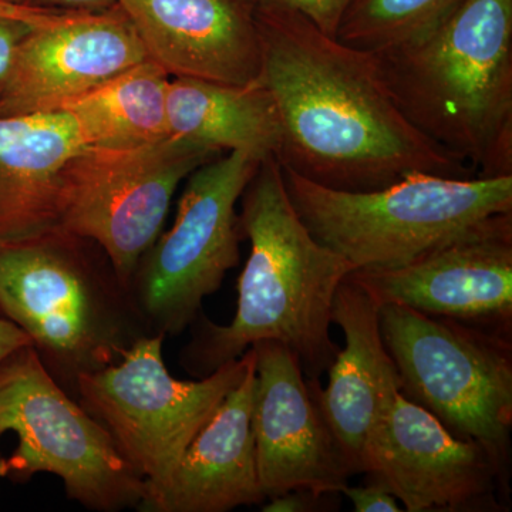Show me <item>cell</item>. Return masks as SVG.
<instances>
[{"instance_id":"25","label":"cell","mask_w":512,"mask_h":512,"mask_svg":"<svg viewBox=\"0 0 512 512\" xmlns=\"http://www.w3.org/2000/svg\"><path fill=\"white\" fill-rule=\"evenodd\" d=\"M339 494H316L309 490H292L288 493L276 495L269 498L268 503L264 505V512H312L328 510L329 505L335 503H326L329 498Z\"/></svg>"},{"instance_id":"8","label":"cell","mask_w":512,"mask_h":512,"mask_svg":"<svg viewBox=\"0 0 512 512\" xmlns=\"http://www.w3.org/2000/svg\"><path fill=\"white\" fill-rule=\"evenodd\" d=\"M164 339L160 333L143 336L119 362L79 376L74 393L146 481L144 500L167 483L191 441L255 359L249 348L197 382L178 380L165 366Z\"/></svg>"},{"instance_id":"22","label":"cell","mask_w":512,"mask_h":512,"mask_svg":"<svg viewBox=\"0 0 512 512\" xmlns=\"http://www.w3.org/2000/svg\"><path fill=\"white\" fill-rule=\"evenodd\" d=\"M353 0H256V5L295 10L311 20L316 28L336 37L343 15Z\"/></svg>"},{"instance_id":"5","label":"cell","mask_w":512,"mask_h":512,"mask_svg":"<svg viewBox=\"0 0 512 512\" xmlns=\"http://www.w3.org/2000/svg\"><path fill=\"white\" fill-rule=\"evenodd\" d=\"M282 174L312 237L355 271L406 264L474 222L512 211V175L417 173L382 190L359 192L323 187L286 168Z\"/></svg>"},{"instance_id":"26","label":"cell","mask_w":512,"mask_h":512,"mask_svg":"<svg viewBox=\"0 0 512 512\" xmlns=\"http://www.w3.org/2000/svg\"><path fill=\"white\" fill-rule=\"evenodd\" d=\"M33 29L37 28L20 20L0 18V86L9 77L20 43Z\"/></svg>"},{"instance_id":"16","label":"cell","mask_w":512,"mask_h":512,"mask_svg":"<svg viewBox=\"0 0 512 512\" xmlns=\"http://www.w3.org/2000/svg\"><path fill=\"white\" fill-rule=\"evenodd\" d=\"M255 359L185 450L167 483L148 495L146 512H227L266 501L259 483L252 410Z\"/></svg>"},{"instance_id":"7","label":"cell","mask_w":512,"mask_h":512,"mask_svg":"<svg viewBox=\"0 0 512 512\" xmlns=\"http://www.w3.org/2000/svg\"><path fill=\"white\" fill-rule=\"evenodd\" d=\"M19 443L0 460V477L26 481L49 473L63 481L69 498L89 510L137 508L146 481L121 454L110 431L47 372L33 346L0 362V434Z\"/></svg>"},{"instance_id":"3","label":"cell","mask_w":512,"mask_h":512,"mask_svg":"<svg viewBox=\"0 0 512 512\" xmlns=\"http://www.w3.org/2000/svg\"><path fill=\"white\" fill-rule=\"evenodd\" d=\"M372 55L421 134L477 177L512 175V0H466L419 42Z\"/></svg>"},{"instance_id":"13","label":"cell","mask_w":512,"mask_h":512,"mask_svg":"<svg viewBox=\"0 0 512 512\" xmlns=\"http://www.w3.org/2000/svg\"><path fill=\"white\" fill-rule=\"evenodd\" d=\"M255 350L252 431L256 466L266 500L292 490L340 494L353 477L320 410L316 384L298 356L275 340Z\"/></svg>"},{"instance_id":"28","label":"cell","mask_w":512,"mask_h":512,"mask_svg":"<svg viewBox=\"0 0 512 512\" xmlns=\"http://www.w3.org/2000/svg\"><path fill=\"white\" fill-rule=\"evenodd\" d=\"M43 2L72 9L73 12H103L117 5V0H43Z\"/></svg>"},{"instance_id":"29","label":"cell","mask_w":512,"mask_h":512,"mask_svg":"<svg viewBox=\"0 0 512 512\" xmlns=\"http://www.w3.org/2000/svg\"><path fill=\"white\" fill-rule=\"evenodd\" d=\"M3 2L19 3V5H32L29 0H3Z\"/></svg>"},{"instance_id":"18","label":"cell","mask_w":512,"mask_h":512,"mask_svg":"<svg viewBox=\"0 0 512 512\" xmlns=\"http://www.w3.org/2000/svg\"><path fill=\"white\" fill-rule=\"evenodd\" d=\"M86 146L66 111L0 114V245L56 229L60 171Z\"/></svg>"},{"instance_id":"10","label":"cell","mask_w":512,"mask_h":512,"mask_svg":"<svg viewBox=\"0 0 512 512\" xmlns=\"http://www.w3.org/2000/svg\"><path fill=\"white\" fill-rule=\"evenodd\" d=\"M261 163L231 151L187 178L173 227L148 249L131 279V295L151 332L180 335L238 265L237 202Z\"/></svg>"},{"instance_id":"14","label":"cell","mask_w":512,"mask_h":512,"mask_svg":"<svg viewBox=\"0 0 512 512\" xmlns=\"http://www.w3.org/2000/svg\"><path fill=\"white\" fill-rule=\"evenodd\" d=\"M146 60L143 42L119 5L84 12L55 28L33 29L0 86V114L45 110Z\"/></svg>"},{"instance_id":"20","label":"cell","mask_w":512,"mask_h":512,"mask_svg":"<svg viewBox=\"0 0 512 512\" xmlns=\"http://www.w3.org/2000/svg\"><path fill=\"white\" fill-rule=\"evenodd\" d=\"M168 82V74L148 59L42 111L60 110L73 116L87 146H144L170 137Z\"/></svg>"},{"instance_id":"23","label":"cell","mask_w":512,"mask_h":512,"mask_svg":"<svg viewBox=\"0 0 512 512\" xmlns=\"http://www.w3.org/2000/svg\"><path fill=\"white\" fill-rule=\"evenodd\" d=\"M84 12H57L36 5H19V3L0 0V18L20 20L33 28H55L79 18Z\"/></svg>"},{"instance_id":"30","label":"cell","mask_w":512,"mask_h":512,"mask_svg":"<svg viewBox=\"0 0 512 512\" xmlns=\"http://www.w3.org/2000/svg\"><path fill=\"white\" fill-rule=\"evenodd\" d=\"M0 437H2V434H0ZM0 460H2V457H0Z\"/></svg>"},{"instance_id":"4","label":"cell","mask_w":512,"mask_h":512,"mask_svg":"<svg viewBox=\"0 0 512 512\" xmlns=\"http://www.w3.org/2000/svg\"><path fill=\"white\" fill-rule=\"evenodd\" d=\"M87 242L56 228L0 245V311L25 330L47 372L72 393L79 376L114 365L153 335L109 259L94 262Z\"/></svg>"},{"instance_id":"9","label":"cell","mask_w":512,"mask_h":512,"mask_svg":"<svg viewBox=\"0 0 512 512\" xmlns=\"http://www.w3.org/2000/svg\"><path fill=\"white\" fill-rule=\"evenodd\" d=\"M220 154L174 137L137 147L86 146L60 171L56 228L96 242L130 289L178 185Z\"/></svg>"},{"instance_id":"11","label":"cell","mask_w":512,"mask_h":512,"mask_svg":"<svg viewBox=\"0 0 512 512\" xmlns=\"http://www.w3.org/2000/svg\"><path fill=\"white\" fill-rule=\"evenodd\" d=\"M380 306L400 305L512 335V211L491 215L406 264L349 274Z\"/></svg>"},{"instance_id":"12","label":"cell","mask_w":512,"mask_h":512,"mask_svg":"<svg viewBox=\"0 0 512 512\" xmlns=\"http://www.w3.org/2000/svg\"><path fill=\"white\" fill-rule=\"evenodd\" d=\"M362 474L384 485L406 512L494 511L508 483L483 446L458 439L402 392L367 437Z\"/></svg>"},{"instance_id":"15","label":"cell","mask_w":512,"mask_h":512,"mask_svg":"<svg viewBox=\"0 0 512 512\" xmlns=\"http://www.w3.org/2000/svg\"><path fill=\"white\" fill-rule=\"evenodd\" d=\"M148 59L174 77L256 83L262 49L256 0H117Z\"/></svg>"},{"instance_id":"27","label":"cell","mask_w":512,"mask_h":512,"mask_svg":"<svg viewBox=\"0 0 512 512\" xmlns=\"http://www.w3.org/2000/svg\"><path fill=\"white\" fill-rule=\"evenodd\" d=\"M26 346H33V343L25 330L8 318H0V362Z\"/></svg>"},{"instance_id":"1","label":"cell","mask_w":512,"mask_h":512,"mask_svg":"<svg viewBox=\"0 0 512 512\" xmlns=\"http://www.w3.org/2000/svg\"><path fill=\"white\" fill-rule=\"evenodd\" d=\"M256 22L258 82L278 113L282 168L323 187L359 192L417 173L477 177L404 117L372 52L326 35L295 10L256 5Z\"/></svg>"},{"instance_id":"21","label":"cell","mask_w":512,"mask_h":512,"mask_svg":"<svg viewBox=\"0 0 512 512\" xmlns=\"http://www.w3.org/2000/svg\"><path fill=\"white\" fill-rule=\"evenodd\" d=\"M466 0H353L336 39L355 49L379 52L412 45L446 22Z\"/></svg>"},{"instance_id":"2","label":"cell","mask_w":512,"mask_h":512,"mask_svg":"<svg viewBox=\"0 0 512 512\" xmlns=\"http://www.w3.org/2000/svg\"><path fill=\"white\" fill-rule=\"evenodd\" d=\"M241 200L239 234L251 252L238 279L237 312L228 325L202 316L183 365L201 379L255 343L275 340L298 356L306 377L319 379L340 349L330 338L333 299L355 269L312 237L274 156L259 164Z\"/></svg>"},{"instance_id":"24","label":"cell","mask_w":512,"mask_h":512,"mask_svg":"<svg viewBox=\"0 0 512 512\" xmlns=\"http://www.w3.org/2000/svg\"><path fill=\"white\" fill-rule=\"evenodd\" d=\"M352 501L356 512H402V504L384 485L370 481L365 487L346 485L342 493Z\"/></svg>"},{"instance_id":"17","label":"cell","mask_w":512,"mask_h":512,"mask_svg":"<svg viewBox=\"0 0 512 512\" xmlns=\"http://www.w3.org/2000/svg\"><path fill=\"white\" fill-rule=\"evenodd\" d=\"M332 323L345 338L329 367V383L316 384L320 410L353 476L362 474L367 437L384 407L400 392V377L380 332V305L349 275L333 299Z\"/></svg>"},{"instance_id":"6","label":"cell","mask_w":512,"mask_h":512,"mask_svg":"<svg viewBox=\"0 0 512 512\" xmlns=\"http://www.w3.org/2000/svg\"><path fill=\"white\" fill-rule=\"evenodd\" d=\"M380 332L403 396L458 439L483 446L508 474L511 336L392 303L380 306Z\"/></svg>"},{"instance_id":"19","label":"cell","mask_w":512,"mask_h":512,"mask_svg":"<svg viewBox=\"0 0 512 512\" xmlns=\"http://www.w3.org/2000/svg\"><path fill=\"white\" fill-rule=\"evenodd\" d=\"M167 126L170 137L258 161L276 158L281 146L274 100L259 82L232 86L174 77L168 82Z\"/></svg>"}]
</instances>
